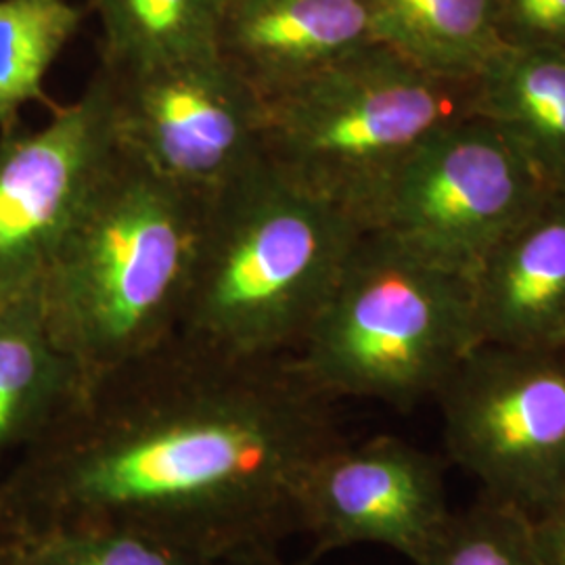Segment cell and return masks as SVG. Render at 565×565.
<instances>
[{"label":"cell","instance_id":"cell-1","mask_svg":"<svg viewBox=\"0 0 565 565\" xmlns=\"http://www.w3.org/2000/svg\"><path fill=\"white\" fill-rule=\"evenodd\" d=\"M342 436L289 356H235L182 333L86 380L0 480L25 532L130 527L203 559L277 551L298 494Z\"/></svg>","mask_w":565,"mask_h":565},{"label":"cell","instance_id":"cell-2","mask_svg":"<svg viewBox=\"0 0 565 565\" xmlns=\"http://www.w3.org/2000/svg\"><path fill=\"white\" fill-rule=\"evenodd\" d=\"M203 207L118 145L39 287L53 342L86 380L179 333Z\"/></svg>","mask_w":565,"mask_h":565},{"label":"cell","instance_id":"cell-3","mask_svg":"<svg viewBox=\"0 0 565 565\" xmlns=\"http://www.w3.org/2000/svg\"><path fill=\"white\" fill-rule=\"evenodd\" d=\"M364 231L266 163L203 207L179 333L235 356H289Z\"/></svg>","mask_w":565,"mask_h":565},{"label":"cell","instance_id":"cell-4","mask_svg":"<svg viewBox=\"0 0 565 565\" xmlns=\"http://www.w3.org/2000/svg\"><path fill=\"white\" fill-rule=\"evenodd\" d=\"M471 81L440 78L380 42L263 99L264 163L371 231L422 142L471 116Z\"/></svg>","mask_w":565,"mask_h":565},{"label":"cell","instance_id":"cell-5","mask_svg":"<svg viewBox=\"0 0 565 565\" xmlns=\"http://www.w3.org/2000/svg\"><path fill=\"white\" fill-rule=\"evenodd\" d=\"M476 345L471 279L366 231L291 359L331 401L413 408L436 396Z\"/></svg>","mask_w":565,"mask_h":565},{"label":"cell","instance_id":"cell-6","mask_svg":"<svg viewBox=\"0 0 565 565\" xmlns=\"http://www.w3.org/2000/svg\"><path fill=\"white\" fill-rule=\"evenodd\" d=\"M450 459L527 515L565 494V350L476 345L436 394Z\"/></svg>","mask_w":565,"mask_h":565},{"label":"cell","instance_id":"cell-7","mask_svg":"<svg viewBox=\"0 0 565 565\" xmlns=\"http://www.w3.org/2000/svg\"><path fill=\"white\" fill-rule=\"evenodd\" d=\"M95 74L118 145L184 193L207 202L263 166V97L218 53Z\"/></svg>","mask_w":565,"mask_h":565},{"label":"cell","instance_id":"cell-8","mask_svg":"<svg viewBox=\"0 0 565 565\" xmlns=\"http://www.w3.org/2000/svg\"><path fill=\"white\" fill-rule=\"evenodd\" d=\"M548 193L541 174L499 130L467 116L413 151L371 231L471 279L497 243Z\"/></svg>","mask_w":565,"mask_h":565},{"label":"cell","instance_id":"cell-9","mask_svg":"<svg viewBox=\"0 0 565 565\" xmlns=\"http://www.w3.org/2000/svg\"><path fill=\"white\" fill-rule=\"evenodd\" d=\"M118 151L97 74L36 130L0 132V296L39 294L65 233Z\"/></svg>","mask_w":565,"mask_h":565},{"label":"cell","instance_id":"cell-10","mask_svg":"<svg viewBox=\"0 0 565 565\" xmlns=\"http://www.w3.org/2000/svg\"><path fill=\"white\" fill-rule=\"evenodd\" d=\"M438 457L394 436L327 448L298 494V532L315 553L380 545L422 562L448 520Z\"/></svg>","mask_w":565,"mask_h":565},{"label":"cell","instance_id":"cell-11","mask_svg":"<svg viewBox=\"0 0 565 565\" xmlns=\"http://www.w3.org/2000/svg\"><path fill=\"white\" fill-rule=\"evenodd\" d=\"M369 42L364 0H226L216 53L266 99Z\"/></svg>","mask_w":565,"mask_h":565},{"label":"cell","instance_id":"cell-12","mask_svg":"<svg viewBox=\"0 0 565 565\" xmlns=\"http://www.w3.org/2000/svg\"><path fill=\"white\" fill-rule=\"evenodd\" d=\"M480 343L557 348L565 329V191H551L471 277Z\"/></svg>","mask_w":565,"mask_h":565},{"label":"cell","instance_id":"cell-13","mask_svg":"<svg viewBox=\"0 0 565 565\" xmlns=\"http://www.w3.org/2000/svg\"><path fill=\"white\" fill-rule=\"evenodd\" d=\"M469 109L499 130L551 191H565V46L503 44L471 78Z\"/></svg>","mask_w":565,"mask_h":565},{"label":"cell","instance_id":"cell-14","mask_svg":"<svg viewBox=\"0 0 565 565\" xmlns=\"http://www.w3.org/2000/svg\"><path fill=\"white\" fill-rule=\"evenodd\" d=\"M86 377L53 342L39 294L0 308V459L44 438L81 398Z\"/></svg>","mask_w":565,"mask_h":565},{"label":"cell","instance_id":"cell-15","mask_svg":"<svg viewBox=\"0 0 565 565\" xmlns=\"http://www.w3.org/2000/svg\"><path fill=\"white\" fill-rule=\"evenodd\" d=\"M373 41L425 72L471 81L501 46L497 0H364Z\"/></svg>","mask_w":565,"mask_h":565},{"label":"cell","instance_id":"cell-16","mask_svg":"<svg viewBox=\"0 0 565 565\" xmlns=\"http://www.w3.org/2000/svg\"><path fill=\"white\" fill-rule=\"evenodd\" d=\"M226 0H95L102 65L135 67L216 53Z\"/></svg>","mask_w":565,"mask_h":565},{"label":"cell","instance_id":"cell-17","mask_svg":"<svg viewBox=\"0 0 565 565\" xmlns=\"http://www.w3.org/2000/svg\"><path fill=\"white\" fill-rule=\"evenodd\" d=\"M70 0H0V132L20 126L28 103L44 99V81L81 30Z\"/></svg>","mask_w":565,"mask_h":565},{"label":"cell","instance_id":"cell-18","mask_svg":"<svg viewBox=\"0 0 565 565\" xmlns=\"http://www.w3.org/2000/svg\"><path fill=\"white\" fill-rule=\"evenodd\" d=\"M210 559L130 527L51 525L25 532L20 565H207Z\"/></svg>","mask_w":565,"mask_h":565},{"label":"cell","instance_id":"cell-19","mask_svg":"<svg viewBox=\"0 0 565 565\" xmlns=\"http://www.w3.org/2000/svg\"><path fill=\"white\" fill-rule=\"evenodd\" d=\"M415 565H541L530 515L486 499L450 515L440 539Z\"/></svg>","mask_w":565,"mask_h":565},{"label":"cell","instance_id":"cell-20","mask_svg":"<svg viewBox=\"0 0 565 565\" xmlns=\"http://www.w3.org/2000/svg\"><path fill=\"white\" fill-rule=\"evenodd\" d=\"M507 46H565V0H497Z\"/></svg>","mask_w":565,"mask_h":565},{"label":"cell","instance_id":"cell-21","mask_svg":"<svg viewBox=\"0 0 565 565\" xmlns=\"http://www.w3.org/2000/svg\"><path fill=\"white\" fill-rule=\"evenodd\" d=\"M541 565H565V494L530 515Z\"/></svg>","mask_w":565,"mask_h":565},{"label":"cell","instance_id":"cell-22","mask_svg":"<svg viewBox=\"0 0 565 565\" xmlns=\"http://www.w3.org/2000/svg\"><path fill=\"white\" fill-rule=\"evenodd\" d=\"M25 530L0 499V565H20Z\"/></svg>","mask_w":565,"mask_h":565},{"label":"cell","instance_id":"cell-23","mask_svg":"<svg viewBox=\"0 0 565 565\" xmlns=\"http://www.w3.org/2000/svg\"><path fill=\"white\" fill-rule=\"evenodd\" d=\"M207 565H312V559L287 562V559H282L277 551H263V553H247V555L214 559Z\"/></svg>","mask_w":565,"mask_h":565},{"label":"cell","instance_id":"cell-24","mask_svg":"<svg viewBox=\"0 0 565 565\" xmlns=\"http://www.w3.org/2000/svg\"><path fill=\"white\" fill-rule=\"evenodd\" d=\"M557 348H564L565 350V329L564 333H562V338H559V342H557Z\"/></svg>","mask_w":565,"mask_h":565},{"label":"cell","instance_id":"cell-25","mask_svg":"<svg viewBox=\"0 0 565 565\" xmlns=\"http://www.w3.org/2000/svg\"><path fill=\"white\" fill-rule=\"evenodd\" d=\"M9 302V300H7V298H2V296H0V308H2V306H4V303Z\"/></svg>","mask_w":565,"mask_h":565}]
</instances>
